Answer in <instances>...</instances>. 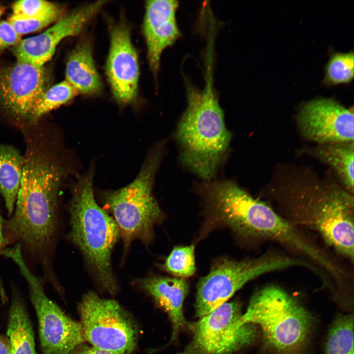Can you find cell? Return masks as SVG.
<instances>
[{"instance_id":"cell-24","label":"cell","mask_w":354,"mask_h":354,"mask_svg":"<svg viewBox=\"0 0 354 354\" xmlns=\"http://www.w3.org/2000/svg\"><path fill=\"white\" fill-rule=\"evenodd\" d=\"M194 250L195 246L193 244L174 247L167 257L162 268L177 278L192 276L196 270Z\"/></svg>"},{"instance_id":"cell-17","label":"cell","mask_w":354,"mask_h":354,"mask_svg":"<svg viewBox=\"0 0 354 354\" xmlns=\"http://www.w3.org/2000/svg\"><path fill=\"white\" fill-rule=\"evenodd\" d=\"M65 80L79 94H93L101 90V81L88 43L79 44L71 53L66 63Z\"/></svg>"},{"instance_id":"cell-28","label":"cell","mask_w":354,"mask_h":354,"mask_svg":"<svg viewBox=\"0 0 354 354\" xmlns=\"http://www.w3.org/2000/svg\"><path fill=\"white\" fill-rule=\"evenodd\" d=\"M70 354H112L111 353L95 348L92 346L80 345Z\"/></svg>"},{"instance_id":"cell-26","label":"cell","mask_w":354,"mask_h":354,"mask_svg":"<svg viewBox=\"0 0 354 354\" xmlns=\"http://www.w3.org/2000/svg\"><path fill=\"white\" fill-rule=\"evenodd\" d=\"M61 12L55 13L36 18H20L11 16L8 21L18 34L33 32L57 21L61 17Z\"/></svg>"},{"instance_id":"cell-3","label":"cell","mask_w":354,"mask_h":354,"mask_svg":"<svg viewBox=\"0 0 354 354\" xmlns=\"http://www.w3.org/2000/svg\"><path fill=\"white\" fill-rule=\"evenodd\" d=\"M354 204L348 191L334 185H317L284 196L275 210L294 226L317 233L325 245L353 264Z\"/></svg>"},{"instance_id":"cell-22","label":"cell","mask_w":354,"mask_h":354,"mask_svg":"<svg viewBox=\"0 0 354 354\" xmlns=\"http://www.w3.org/2000/svg\"><path fill=\"white\" fill-rule=\"evenodd\" d=\"M65 80L47 89L35 102L30 119L35 121L43 115L67 103L79 94Z\"/></svg>"},{"instance_id":"cell-10","label":"cell","mask_w":354,"mask_h":354,"mask_svg":"<svg viewBox=\"0 0 354 354\" xmlns=\"http://www.w3.org/2000/svg\"><path fill=\"white\" fill-rule=\"evenodd\" d=\"M241 307L236 300L226 302L191 323L190 342L177 354H232L255 340L256 325L242 324Z\"/></svg>"},{"instance_id":"cell-6","label":"cell","mask_w":354,"mask_h":354,"mask_svg":"<svg viewBox=\"0 0 354 354\" xmlns=\"http://www.w3.org/2000/svg\"><path fill=\"white\" fill-rule=\"evenodd\" d=\"M163 148L161 143L152 148L130 184L103 194L104 205L118 227L125 251L135 240L149 244L153 237L154 226L162 220L163 213L152 189Z\"/></svg>"},{"instance_id":"cell-23","label":"cell","mask_w":354,"mask_h":354,"mask_svg":"<svg viewBox=\"0 0 354 354\" xmlns=\"http://www.w3.org/2000/svg\"><path fill=\"white\" fill-rule=\"evenodd\" d=\"M354 68L353 50L348 52H332L324 66L323 84L333 86L350 83L354 78Z\"/></svg>"},{"instance_id":"cell-7","label":"cell","mask_w":354,"mask_h":354,"mask_svg":"<svg viewBox=\"0 0 354 354\" xmlns=\"http://www.w3.org/2000/svg\"><path fill=\"white\" fill-rule=\"evenodd\" d=\"M293 267L313 269L312 266L303 260L273 251L251 259L218 261L198 283L196 316L199 319L211 313L255 278Z\"/></svg>"},{"instance_id":"cell-4","label":"cell","mask_w":354,"mask_h":354,"mask_svg":"<svg viewBox=\"0 0 354 354\" xmlns=\"http://www.w3.org/2000/svg\"><path fill=\"white\" fill-rule=\"evenodd\" d=\"M93 173L79 177L69 205V237L79 248L98 286L113 295L118 291L111 255L120 236L115 220L95 200Z\"/></svg>"},{"instance_id":"cell-8","label":"cell","mask_w":354,"mask_h":354,"mask_svg":"<svg viewBox=\"0 0 354 354\" xmlns=\"http://www.w3.org/2000/svg\"><path fill=\"white\" fill-rule=\"evenodd\" d=\"M78 310L85 340L92 347L112 354H130L134 351L137 326L117 301L89 291L83 296Z\"/></svg>"},{"instance_id":"cell-5","label":"cell","mask_w":354,"mask_h":354,"mask_svg":"<svg viewBox=\"0 0 354 354\" xmlns=\"http://www.w3.org/2000/svg\"><path fill=\"white\" fill-rule=\"evenodd\" d=\"M309 313L282 288L273 285L252 296L239 322L260 327L266 344L280 354H296L306 345L311 332Z\"/></svg>"},{"instance_id":"cell-20","label":"cell","mask_w":354,"mask_h":354,"mask_svg":"<svg viewBox=\"0 0 354 354\" xmlns=\"http://www.w3.org/2000/svg\"><path fill=\"white\" fill-rule=\"evenodd\" d=\"M315 157L329 165L346 188L354 193V142L318 144L310 150Z\"/></svg>"},{"instance_id":"cell-31","label":"cell","mask_w":354,"mask_h":354,"mask_svg":"<svg viewBox=\"0 0 354 354\" xmlns=\"http://www.w3.org/2000/svg\"><path fill=\"white\" fill-rule=\"evenodd\" d=\"M4 10V7L0 5V17L3 14Z\"/></svg>"},{"instance_id":"cell-15","label":"cell","mask_w":354,"mask_h":354,"mask_svg":"<svg viewBox=\"0 0 354 354\" xmlns=\"http://www.w3.org/2000/svg\"><path fill=\"white\" fill-rule=\"evenodd\" d=\"M178 1L151 0L146 1L143 30L149 67L156 75L163 51L180 36L176 12Z\"/></svg>"},{"instance_id":"cell-16","label":"cell","mask_w":354,"mask_h":354,"mask_svg":"<svg viewBox=\"0 0 354 354\" xmlns=\"http://www.w3.org/2000/svg\"><path fill=\"white\" fill-rule=\"evenodd\" d=\"M137 283L169 317L172 332L167 345L177 339L181 330H189L191 323L186 320L183 312V302L189 290L188 282L184 278L150 276L137 280Z\"/></svg>"},{"instance_id":"cell-27","label":"cell","mask_w":354,"mask_h":354,"mask_svg":"<svg viewBox=\"0 0 354 354\" xmlns=\"http://www.w3.org/2000/svg\"><path fill=\"white\" fill-rule=\"evenodd\" d=\"M21 36L8 21L0 22V52L17 45L21 40Z\"/></svg>"},{"instance_id":"cell-9","label":"cell","mask_w":354,"mask_h":354,"mask_svg":"<svg viewBox=\"0 0 354 354\" xmlns=\"http://www.w3.org/2000/svg\"><path fill=\"white\" fill-rule=\"evenodd\" d=\"M5 256L17 264L28 283L42 354H70L85 341L81 324L68 317L46 295L41 280L27 267L20 245L8 249Z\"/></svg>"},{"instance_id":"cell-12","label":"cell","mask_w":354,"mask_h":354,"mask_svg":"<svg viewBox=\"0 0 354 354\" xmlns=\"http://www.w3.org/2000/svg\"><path fill=\"white\" fill-rule=\"evenodd\" d=\"M106 2L97 1L77 8L40 34L21 39L12 48L17 61L43 66L59 43L66 37L78 34Z\"/></svg>"},{"instance_id":"cell-1","label":"cell","mask_w":354,"mask_h":354,"mask_svg":"<svg viewBox=\"0 0 354 354\" xmlns=\"http://www.w3.org/2000/svg\"><path fill=\"white\" fill-rule=\"evenodd\" d=\"M211 60L208 55L202 89L185 83L187 106L177 131L182 162L206 181L215 176L232 138L213 86Z\"/></svg>"},{"instance_id":"cell-29","label":"cell","mask_w":354,"mask_h":354,"mask_svg":"<svg viewBox=\"0 0 354 354\" xmlns=\"http://www.w3.org/2000/svg\"><path fill=\"white\" fill-rule=\"evenodd\" d=\"M3 221L2 220L1 215L0 213V255H2L4 250L5 249V247L7 243V240L4 238L3 233ZM0 290L2 296L5 297L4 291L2 284V282L0 278Z\"/></svg>"},{"instance_id":"cell-11","label":"cell","mask_w":354,"mask_h":354,"mask_svg":"<svg viewBox=\"0 0 354 354\" xmlns=\"http://www.w3.org/2000/svg\"><path fill=\"white\" fill-rule=\"evenodd\" d=\"M297 123L302 135L318 144L354 142V107L347 108L334 98L303 103Z\"/></svg>"},{"instance_id":"cell-30","label":"cell","mask_w":354,"mask_h":354,"mask_svg":"<svg viewBox=\"0 0 354 354\" xmlns=\"http://www.w3.org/2000/svg\"><path fill=\"white\" fill-rule=\"evenodd\" d=\"M0 354H10V345L7 337L0 335Z\"/></svg>"},{"instance_id":"cell-14","label":"cell","mask_w":354,"mask_h":354,"mask_svg":"<svg viewBox=\"0 0 354 354\" xmlns=\"http://www.w3.org/2000/svg\"><path fill=\"white\" fill-rule=\"evenodd\" d=\"M106 73L115 99L120 105L134 103L138 92L139 68L129 29L119 25L111 33Z\"/></svg>"},{"instance_id":"cell-18","label":"cell","mask_w":354,"mask_h":354,"mask_svg":"<svg viewBox=\"0 0 354 354\" xmlns=\"http://www.w3.org/2000/svg\"><path fill=\"white\" fill-rule=\"evenodd\" d=\"M7 333L10 354H36L30 320L23 300L16 293L11 299Z\"/></svg>"},{"instance_id":"cell-21","label":"cell","mask_w":354,"mask_h":354,"mask_svg":"<svg viewBox=\"0 0 354 354\" xmlns=\"http://www.w3.org/2000/svg\"><path fill=\"white\" fill-rule=\"evenodd\" d=\"M325 354H354V317L341 315L332 323L325 346Z\"/></svg>"},{"instance_id":"cell-13","label":"cell","mask_w":354,"mask_h":354,"mask_svg":"<svg viewBox=\"0 0 354 354\" xmlns=\"http://www.w3.org/2000/svg\"><path fill=\"white\" fill-rule=\"evenodd\" d=\"M44 66L17 61L0 68V103L14 116L30 118L34 104L47 89Z\"/></svg>"},{"instance_id":"cell-25","label":"cell","mask_w":354,"mask_h":354,"mask_svg":"<svg viewBox=\"0 0 354 354\" xmlns=\"http://www.w3.org/2000/svg\"><path fill=\"white\" fill-rule=\"evenodd\" d=\"M12 16L20 18H36L61 12L60 8L49 1L41 0H23L12 5Z\"/></svg>"},{"instance_id":"cell-2","label":"cell","mask_w":354,"mask_h":354,"mask_svg":"<svg viewBox=\"0 0 354 354\" xmlns=\"http://www.w3.org/2000/svg\"><path fill=\"white\" fill-rule=\"evenodd\" d=\"M63 173L46 154L31 150L25 157L15 210L5 224L11 236L31 250H44L52 241Z\"/></svg>"},{"instance_id":"cell-19","label":"cell","mask_w":354,"mask_h":354,"mask_svg":"<svg viewBox=\"0 0 354 354\" xmlns=\"http://www.w3.org/2000/svg\"><path fill=\"white\" fill-rule=\"evenodd\" d=\"M25 157L14 148L0 144V193L10 215L20 188Z\"/></svg>"}]
</instances>
